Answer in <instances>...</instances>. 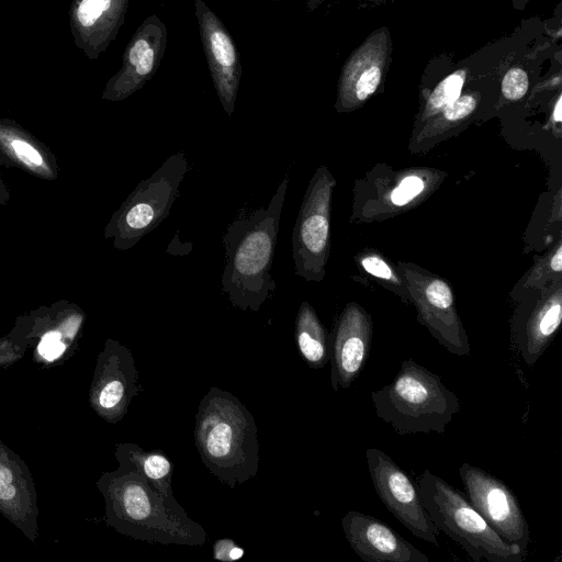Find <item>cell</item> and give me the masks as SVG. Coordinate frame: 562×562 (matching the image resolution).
Here are the masks:
<instances>
[{"instance_id": "obj_1", "label": "cell", "mask_w": 562, "mask_h": 562, "mask_svg": "<svg viewBox=\"0 0 562 562\" xmlns=\"http://www.w3.org/2000/svg\"><path fill=\"white\" fill-rule=\"evenodd\" d=\"M289 183L286 175L266 207L231 223L224 235L225 265L222 292L246 312H258L277 291L271 266L277 247L280 218Z\"/></svg>"}, {"instance_id": "obj_2", "label": "cell", "mask_w": 562, "mask_h": 562, "mask_svg": "<svg viewBox=\"0 0 562 562\" xmlns=\"http://www.w3.org/2000/svg\"><path fill=\"white\" fill-rule=\"evenodd\" d=\"M194 440L203 464L221 483L235 488L257 475L258 428L231 392L210 387L195 414Z\"/></svg>"}, {"instance_id": "obj_3", "label": "cell", "mask_w": 562, "mask_h": 562, "mask_svg": "<svg viewBox=\"0 0 562 562\" xmlns=\"http://www.w3.org/2000/svg\"><path fill=\"white\" fill-rule=\"evenodd\" d=\"M109 487L114 525L135 539L160 544L201 547L206 530L183 507L170 503L138 472L121 469Z\"/></svg>"}, {"instance_id": "obj_4", "label": "cell", "mask_w": 562, "mask_h": 562, "mask_svg": "<svg viewBox=\"0 0 562 562\" xmlns=\"http://www.w3.org/2000/svg\"><path fill=\"white\" fill-rule=\"evenodd\" d=\"M375 414L395 432L443 434L460 411V401L441 376L409 358L401 362L394 379L371 392Z\"/></svg>"}, {"instance_id": "obj_5", "label": "cell", "mask_w": 562, "mask_h": 562, "mask_svg": "<svg viewBox=\"0 0 562 562\" xmlns=\"http://www.w3.org/2000/svg\"><path fill=\"white\" fill-rule=\"evenodd\" d=\"M419 494L432 524L473 561H525L527 551L504 541L461 491L429 470L420 475Z\"/></svg>"}, {"instance_id": "obj_6", "label": "cell", "mask_w": 562, "mask_h": 562, "mask_svg": "<svg viewBox=\"0 0 562 562\" xmlns=\"http://www.w3.org/2000/svg\"><path fill=\"white\" fill-rule=\"evenodd\" d=\"M188 170L184 153L178 151L169 156L149 178L138 183L114 224L122 249L133 247L169 215Z\"/></svg>"}, {"instance_id": "obj_7", "label": "cell", "mask_w": 562, "mask_h": 562, "mask_svg": "<svg viewBox=\"0 0 562 562\" xmlns=\"http://www.w3.org/2000/svg\"><path fill=\"white\" fill-rule=\"evenodd\" d=\"M334 179L325 167L316 170L306 189L292 233L294 273L321 281L329 247V210Z\"/></svg>"}, {"instance_id": "obj_8", "label": "cell", "mask_w": 562, "mask_h": 562, "mask_svg": "<svg viewBox=\"0 0 562 562\" xmlns=\"http://www.w3.org/2000/svg\"><path fill=\"white\" fill-rule=\"evenodd\" d=\"M366 458L372 484L385 507L413 536L439 547V529L430 520L419 490L406 472L378 448L367 449Z\"/></svg>"}, {"instance_id": "obj_9", "label": "cell", "mask_w": 562, "mask_h": 562, "mask_svg": "<svg viewBox=\"0 0 562 562\" xmlns=\"http://www.w3.org/2000/svg\"><path fill=\"white\" fill-rule=\"evenodd\" d=\"M468 499L507 543L527 551L530 531L514 492L498 477L469 463L459 468Z\"/></svg>"}, {"instance_id": "obj_10", "label": "cell", "mask_w": 562, "mask_h": 562, "mask_svg": "<svg viewBox=\"0 0 562 562\" xmlns=\"http://www.w3.org/2000/svg\"><path fill=\"white\" fill-rule=\"evenodd\" d=\"M167 45V27L156 15H149L127 43L122 66L105 85L103 99L124 100L138 91L156 74Z\"/></svg>"}, {"instance_id": "obj_11", "label": "cell", "mask_w": 562, "mask_h": 562, "mask_svg": "<svg viewBox=\"0 0 562 562\" xmlns=\"http://www.w3.org/2000/svg\"><path fill=\"white\" fill-rule=\"evenodd\" d=\"M200 37L214 89L228 116L241 80L243 67L235 42L221 19L203 0L194 1Z\"/></svg>"}, {"instance_id": "obj_12", "label": "cell", "mask_w": 562, "mask_h": 562, "mask_svg": "<svg viewBox=\"0 0 562 562\" xmlns=\"http://www.w3.org/2000/svg\"><path fill=\"white\" fill-rule=\"evenodd\" d=\"M389 30L373 32L346 60L338 82L336 108L352 110L379 88L391 56Z\"/></svg>"}, {"instance_id": "obj_13", "label": "cell", "mask_w": 562, "mask_h": 562, "mask_svg": "<svg viewBox=\"0 0 562 562\" xmlns=\"http://www.w3.org/2000/svg\"><path fill=\"white\" fill-rule=\"evenodd\" d=\"M372 339L370 317L351 304L340 315L329 337L330 383L334 391L348 389L369 357Z\"/></svg>"}, {"instance_id": "obj_14", "label": "cell", "mask_w": 562, "mask_h": 562, "mask_svg": "<svg viewBox=\"0 0 562 562\" xmlns=\"http://www.w3.org/2000/svg\"><path fill=\"white\" fill-rule=\"evenodd\" d=\"M341 527L355 553L366 562H429V558L381 519L347 512Z\"/></svg>"}, {"instance_id": "obj_15", "label": "cell", "mask_w": 562, "mask_h": 562, "mask_svg": "<svg viewBox=\"0 0 562 562\" xmlns=\"http://www.w3.org/2000/svg\"><path fill=\"white\" fill-rule=\"evenodd\" d=\"M130 0H72L70 32L77 48L95 60L115 40L125 22Z\"/></svg>"}, {"instance_id": "obj_16", "label": "cell", "mask_w": 562, "mask_h": 562, "mask_svg": "<svg viewBox=\"0 0 562 562\" xmlns=\"http://www.w3.org/2000/svg\"><path fill=\"white\" fill-rule=\"evenodd\" d=\"M108 360L111 370L103 376L97 403L104 414L119 419L140 389L138 372L131 351L121 346L113 347Z\"/></svg>"}, {"instance_id": "obj_17", "label": "cell", "mask_w": 562, "mask_h": 562, "mask_svg": "<svg viewBox=\"0 0 562 562\" xmlns=\"http://www.w3.org/2000/svg\"><path fill=\"white\" fill-rule=\"evenodd\" d=\"M121 469L134 470L170 503L177 504L172 491L173 463L161 450H144L137 445L119 447Z\"/></svg>"}, {"instance_id": "obj_18", "label": "cell", "mask_w": 562, "mask_h": 562, "mask_svg": "<svg viewBox=\"0 0 562 562\" xmlns=\"http://www.w3.org/2000/svg\"><path fill=\"white\" fill-rule=\"evenodd\" d=\"M295 340L310 368L321 369L329 361V336L306 301L301 304L296 315Z\"/></svg>"}, {"instance_id": "obj_19", "label": "cell", "mask_w": 562, "mask_h": 562, "mask_svg": "<svg viewBox=\"0 0 562 562\" xmlns=\"http://www.w3.org/2000/svg\"><path fill=\"white\" fill-rule=\"evenodd\" d=\"M464 71H454L446 77L431 92L426 103L424 114L434 115L442 111L461 95L464 83Z\"/></svg>"}, {"instance_id": "obj_20", "label": "cell", "mask_w": 562, "mask_h": 562, "mask_svg": "<svg viewBox=\"0 0 562 562\" xmlns=\"http://www.w3.org/2000/svg\"><path fill=\"white\" fill-rule=\"evenodd\" d=\"M528 87V75L520 67L509 68L502 80L503 95L510 101L521 99L527 93Z\"/></svg>"}, {"instance_id": "obj_21", "label": "cell", "mask_w": 562, "mask_h": 562, "mask_svg": "<svg viewBox=\"0 0 562 562\" xmlns=\"http://www.w3.org/2000/svg\"><path fill=\"white\" fill-rule=\"evenodd\" d=\"M476 102L474 94L467 93L460 95L442 110V117L447 122H456L465 119L475 110Z\"/></svg>"}, {"instance_id": "obj_22", "label": "cell", "mask_w": 562, "mask_h": 562, "mask_svg": "<svg viewBox=\"0 0 562 562\" xmlns=\"http://www.w3.org/2000/svg\"><path fill=\"white\" fill-rule=\"evenodd\" d=\"M424 189V182L418 177H406L392 192V202L396 205H405L418 195Z\"/></svg>"}, {"instance_id": "obj_23", "label": "cell", "mask_w": 562, "mask_h": 562, "mask_svg": "<svg viewBox=\"0 0 562 562\" xmlns=\"http://www.w3.org/2000/svg\"><path fill=\"white\" fill-rule=\"evenodd\" d=\"M245 550L229 538H222L213 544V559L223 562H233L241 559Z\"/></svg>"}, {"instance_id": "obj_24", "label": "cell", "mask_w": 562, "mask_h": 562, "mask_svg": "<svg viewBox=\"0 0 562 562\" xmlns=\"http://www.w3.org/2000/svg\"><path fill=\"white\" fill-rule=\"evenodd\" d=\"M40 355L47 359L54 360L65 350V345L60 341L58 331H48L45 334L37 347Z\"/></svg>"}, {"instance_id": "obj_25", "label": "cell", "mask_w": 562, "mask_h": 562, "mask_svg": "<svg viewBox=\"0 0 562 562\" xmlns=\"http://www.w3.org/2000/svg\"><path fill=\"white\" fill-rule=\"evenodd\" d=\"M11 146L16 156L26 165L33 167L43 165V158L40 153L23 139L14 138L11 142Z\"/></svg>"}, {"instance_id": "obj_26", "label": "cell", "mask_w": 562, "mask_h": 562, "mask_svg": "<svg viewBox=\"0 0 562 562\" xmlns=\"http://www.w3.org/2000/svg\"><path fill=\"white\" fill-rule=\"evenodd\" d=\"M362 266L367 272L374 277L385 280H391L393 278L390 267L379 257L369 256L363 258Z\"/></svg>"}, {"instance_id": "obj_27", "label": "cell", "mask_w": 562, "mask_h": 562, "mask_svg": "<svg viewBox=\"0 0 562 562\" xmlns=\"http://www.w3.org/2000/svg\"><path fill=\"white\" fill-rule=\"evenodd\" d=\"M12 472L5 465L0 463V501H12L16 490L12 484Z\"/></svg>"}, {"instance_id": "obj_28", "label": "cell", "mask_w": 562, "mask_h": 562, "mask_svg": "<svg viewBox=\"0 0 562 562\" xmlns=\"http://www.w3.org/2000/svg\"><path fill=\"white\" fill-rule=\"evenodd\" d=\"M551 268L555 272H560L562 270V248L559 247L554 256L551 260Z\"/></svg>"}, {"instance_id": "obj_29", "label": "cell", "mask_w": 562, "mask_h": 562, "mask_svg": "<svg viewBox=\"0 0 562 562\" xmlns=\"http://www.w3.org/2000/svg\"><path fill=\"white\" fill-rule=\"evenodd\" d=\"M561 108H562L561 106V98H559L557 101V104H555V110L553 112L555 122H561V120H562V109Z\"/></svg>"}, {"instance_id": "obj_30", "label": "cell", "mask_w": 562, "mask_h": 562, "mask_svg": "<svg viewBox=\"0 0 562 562\" xmlns=\"http://www.w3.org/2000/svg\"><path fill=\"white\" fill-rule=\"evenodd\" d=\"M322 2L323 0H306L307 11H314Z\"/></svg>"}, {"instance_id": "obj_31", "label": "cell", "mask_w": 562, "mask_h": 562, "mask_svg": "<svg viewBox=\"0 0 562 562\" xmlns=\"http://www.w3.org/2000/svg\"><path fill=\"white\" fill-rule=\"evenodd\" d=\"M274 1H278V0H274Z\"/></svg>"}]
</instances>
